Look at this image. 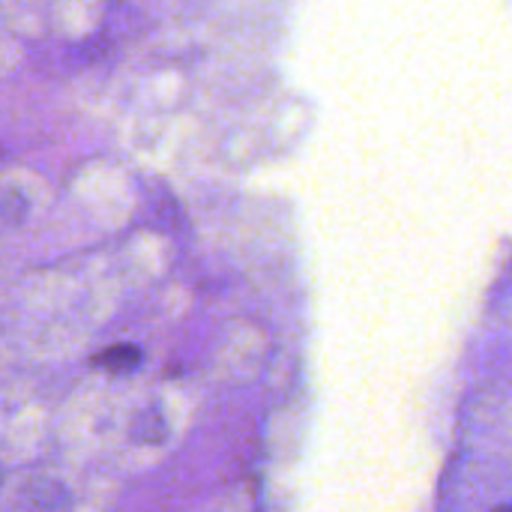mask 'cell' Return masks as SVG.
I'll use <instances>...</instances> for the list:
<instances>
[{"label":"cell","mask_w":512,"mask_h":512,"mask_svg":"<svg viewBox=\"0 0 512 512\" xmlns=\"http://www.w3.org/2000/svg\"><path fill=\"white\" fill-rule=\"evenodd\" d=\"M495 512H510V507H498V510Z\"/></svg>","instance_id":"obj_2"},{"label":"cell","mask_w":512,"mask_h":512,"mask_svg":"<svg viewBox=\"0 0 512 512\" xmlns=\"http://www.w3.org/2000/svg\"><path fill=\"white\" fill-rule=\"evenodd\" d=\"M138 363H141V351L135 345H114L105 354L93 357V366L102 372H111V375H126V372L138 369Z\"/></svg>","instance_id":"obj_1"}]
</instances>
